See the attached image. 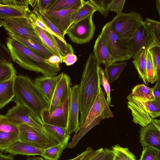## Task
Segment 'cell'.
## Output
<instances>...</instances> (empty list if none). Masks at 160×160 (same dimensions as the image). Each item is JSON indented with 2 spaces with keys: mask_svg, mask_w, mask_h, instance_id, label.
<instances>
[{
  "mask_svg": "<svg viewBox=\"0 0 160 160\" xmlns=\"http://www.w3.org/2000/svg\"><path fill=\"white\" fill-rule=\"evenodd\" d=\"M77 60V56L74 53L69 52L62 58V62L67 66H71L74 64Z\"/></svg>",
  "mask_w": 160,
  "mask_h": 160,
  "instance_id": "cell-49",
  "label": "cell"
},
{
  "mask_svg": "<svg viewBox=\"0 0 160 160\" xmlns=\"http://www.w3.org/2000/svg\"><path fill=\"white\" fill-rule=\"evenodd\" d=\"M129 95L142 101H153L155 99L152 88L144 84H138L135 86Z\"/></svg>",
  "mask_w": 160,
  "mask_h": 160,
  "instance_id": "cell-25",
  "label": "cell"
},
{
  "mask_svg": "<svg viewBox=\"0 0 160 160\" xmlns=\"http://www.w3.org/2000/svg\"><path fill=\"white\" fill-rule=\"evenodd\" d=\"M148 50L142 51L132 62L141 78L145 84H148L147 73V58Z\"/></svg>",
  "mask_w": 160,
  "mask_h": 160,
  "instance_id": "cell-24",
  "label": "cell"
},
{
  "mask_svg": "<svg viewBox=\"0 0 160 160\" xmlns=\"http://www.w3.org/2000/svg\"><path fill=\"white\" fill-rule=\"evenodd\" d=\"M31 12L28 7L3 5L0 7V18L6 20L16 18H27Z\"/></svg>",
  "mask_w": 160,
  "mask_h": 160,
  "instance_id": "cell-22",
  "label": "cell"
},
{
  "mask_svg": "<svg viewBox=\"0 0 160 160\" xmlns=\"http://www.w3.org/2000/svg\"><path fill=\"white\" fill-rule=\"evenodd\" d=\"M155 100L160 102V80H158L152 88Z\"/></svg>",
  "mask_w": 160,
  "mask_h": 160,
  "instance_id": "cell-51",
  "label": "cell"
},
{
  "mask_svg": "<svg viewBox=\"0 0 160 160\" xmlns=\"http://www.w3.org/2000/svg\"><path fill=\"white\" fill-rule=\"evenodd\" d=\"M55 0H37L35 6L38 11L41 12L48 11Z\"/></svg>",
  "mask_w": 160,
  "mask_h": 160,
  "instance_id": "cell-45",
  "label": "cell"
},
{
  "mask_svg": "<svg viewBox=\"0 0 160 160\" xmlns=\"http://www.w3.org/2000/svg\"><path fill=\"white\" fill-rule=\"evenodd\" d=\"M111 150L114 154L113 160H137L136 156L128 148L117 144L113 146Z\"/></svg>",
  "mask_w": 160,
  "mask_h": 160,
  "instance_id": "cell-34",
  "label": "cell"
},
{
  "mask_svg": "<svg viewBox=\"0 0 160 160\" xmlns=\"http://www.w3.org/2000/svg\"><path fill=\"white\" fill-rule=\"evenodd\" d=\"M81 6L59 11H47L42 13L58 28L64 38L70 26L72 16Z\"/></svg>",
  "mask_w": 160,
  "mask_h": 160,
  "instance_id": "cell-13",
  "label": "cell"
},
{
  "mask_svg": "<svg viewBox=\"0 0 160 160\" xmlns=\"http://www.w3.org/2000/svg\"><path fill=\"white\" fill-rule=\"evenodd\" d=\"M114 154L111 149L106 148V154L101 160H113Z\"/></svg>",
  "mask_w": 160,
  "mask_h": 160,
  "instance_id": "cell-52",
  "label": "cell"
},
{
  "mask_svg": "<svg viewBox=\"0 0 160 160\" xmlns=\"http://www.w3.org/2000/svg\"><path fill=\"white\" fill-rule=\"evenodd\" d=\"M56 86L47 111L51 112L58 107L69 97L71 85V78L67 74L61 72Z\"/></svg>",
  "mask_w": 160,
  "mask_h": 160,
  "instance_id": "cell-15",
  "label": "cell"
},
{
  "mask_svg": "<svg viewBox=\"0 0 160 160\" xmlns=\"http://www.w3.org/2000/svg\"><path fill=\"white\" fill-rule=\"evenodd\" d=\"M93 16L92 15L70 26L66 34L72 42L78 44L86 43L93 38L95 30Z\"/></svg>",
  "mask_w": 160,
  "mask_h": 160,
  "instance_id": "cell-10",
  "label": "cell"
},
{
  "mask_svg": "<svg viewBox=\"0 0 160 160\" xmlns=\"http://www.w3.org/2000/svg\"><path fill=\"white\" fill-rule=\"evenodd\" d=\"M143 22L140 13L132 11L117 15L109 22L113 31L118 38L122 41L127 42L132 38Z\"/></svg>",
  "mask_w": 160,
  "mask_h": 160,
  "instance_id": "cell-6",
  "label": "cell"
},
{
  "mask_svg": "<svg viewBox=\"0 0 160 160\" xmlns=\"http://www.w3.org/2000/svg\"><path fill=\"white\" fill-rule=\"evenodd\" d=\"M109 106L100 86L97 97L80 128L88 127L91 129L101 120L113 118V115Z\"/></svg>",
  "mask_w": 160,
  "mask_h": 160,
  "instance_id": "cell-9",
  "label": "cell"
},
{
  "mask_svg": "<svg viewBox=\"0 0 160 160\" xmlns=\"http://www.w3.org/2000/svg\"><path fill=\"white\" fill-rule=\"evenodd\" d=\"M100 64L94 55L90 53L83 67L79 85L80 127L85 120L99 92L101 86L98 72Z\"/></svg>",
  "mask_w": 160,
  "mask_h": 160,
  "instance_id": "cell-1",
  "label": "cell"
},
{
  "mask_svg": "<svg viewBox=\"0 0 160 160\" xmlns=\"http://www.w3.org/2000/svg\"><path fill=\"white\" fill-rule=\"evenodd\" d=\"M17 71L12 62H0V81L16 77Z\"/></svg>",
  "mask_w": 160,
  "mask_h": 160,
  "instance_id": "cell-35",
  "label": "cell"
},
{
  "mask_svg": "<svg viewBox=\"0 0 160 160\" xmlns=\"http://www.w3.org/2000/svg\"><path fill=\"white\" fill-rule=\"evenodd\" d=\"M139 133L143 148L150 147L160 151V130L150 123L141 128Z\"/></svg>",
  "mask_w": 160,
  "mask_h": 160,
  "instance_id": "cell-17",
  "label": "cell"
},
{
  "mask_svg": "<svg viewBox=\"0 0 160 160\" xmlns=\"http://www.w3.org/2000/svg\"><path fill=\"white\" fill-rule=\"evenodd\" d=\"M127 62H114L105 66V73L108 82L112 83L117 79L126 66Z\"/></svg>",
  "mask_w": 160,
  "mask_h": 160,
  "instance_id": "cell-27",
  "label": "cell"
},
{
  "mask_svg": "<svg viewBox=\"0 0 160 160\" xmlns=\"http://www.w3.org/2000/svg\"><path fill=\"white\" fill-rule=\"evenodd\" d=\"M32 11L39 17L43 22L53 32L56 34L61 39L63 42L66 44L67 43V42L65 40L64 38L63 37L61 32L47 18L43 13L39 12L36 7H34Z\"/></svg>",
  "mask_w": 160,
  "mask_h": 160,
  "instance_id": "cell-37",
  "label": "cell"
},
{
  "mask_svg": "<svg viewBox=\"0 0 160 160\" xmlns=\"http://www.w3.org/2000/svg\"><path fill=\"white\" fill-rule=\"evenodd\" d=\"M15 77L0 81V109L12 101L15 97L14 84Z\"/></svg>",
  "mask_w": 160,
  "mask_h": 160,
  "instance_id": "cell-23",
  "label": "cell"
},
{
  "mask_svg": "<svg viewBox=\"0 0 160 160\" xmlns=\"http://www.w3.org/2000/svg\"><path fill=\"white\" fill-rule=\"evenodd\" d=\"M125 0H113L109 8V11H114L119 15L122 13Z\"/></svg>",
  "mask_w": 160,
  "mask_h": 160,
  "instance_id": "cell-44",
  "label": "cell"
},
{
  "mask_svg": "<svg viewBox=\"0 0 160 160\" xmlns=\"http://www.w3.org/2000/svg\"><path fill=\"white\" fill-rule=\"evenodd\" d=\"M146 68L148 80L149 83H152L153 76V66L151 54L149 50L147 51Z\"/></svg>",
  "mask_w": 160,
  "mask_h": 160,
  "instance_id": "cell-42",
  "label": "cell"
},
{
  "mask_svg": "<svg viewBox=\"0 0 160 160\" xmlns=\"http://www.w3.org/2000/svg\"><path fill=\"white\" fill-rule=\"evenodd\" d=\"M105 38L111 52L112 63L128 60L132 56L128 42L120 40L113 31L109 22L103 27L100 33Z\"/></svg>",
  "mask_w": 160,
  "mask_h": 160,
  "instance_id": "cell-7",
  "label": "cell"
},
{
  "mask_svg": "<svg viewBox=\"0 0 160 160\" xmlns=\"http://www.w3.org/2000/svg\"><path fill=\"white\" fill-rule=\"evenodd\" d=\"M18 134V125L10 121L4 115L0 114V132Z\"/></svg>",
  "mask_w": 160,
  "mask_h": 160,
  "instance_id": "cell-38",
  "label": "cell"
},
{
  "mask_svg": "<svg viewBox=\"0 0 160 160\" xmlns=\"http://www.w3.org/2000/svg\"><path fill=\"white\" fill-rule=\"evenodd\" d=\"M12 59L8 48L0 41V62H11Z\"/></svg>",
  "mask_w": 160,
  "mask_h": 160,
  "instance_id": "cell-43",
  "label": "cell"
},
{
  "mask_svg": "<svg viewBox=\"0 0 160 160\" xmlns=\"http://www.w3.org/2000/svg\"><path fill=\"white\" fill-rule=\"evenodd\" d=\"M128 42L132 52V58L134 59L143 50H149L154 47H160V41L144 22Z\"/></svg>",
  "mask_w": 160,
  "mask_h": 160,
  "instance_id": "cell-8",
  "label": "cell"
},
{
  "mask_svg": "<svg viewBox=\"0 0 160 160\" xmlns=\"http://www.w3.org/2000/svg\"><path fill=\"white\" fill-rule=\"evenodd\" d=\"M4 22V21H3L2 19L0 18V27L3 26Z\"/></svg>",
  "mask_w": 160,
  "mask_h": 160,
  "instance_id": "cell-57",
  "label": "cell"
},
{
  "mask_svg": "<svg viewBox=\"0 0 160 160\" xmlns=\"http://www.w3.org/2000/svg\"><path fill=\"white\" fill-rule=\"evenodd\" d=\"M143 148L139 160H160V151L150 147Z\"/></svg>",
  "mask_w": 160,
  "mask_h": 160,
  "instance_id": "cell-39",
  "label": "cell"
},
{
  "mask_svg": "<svg viewBox=\"0 0 160 160\" xmlns=\"http://www.w3.org/2000/svg\"><path fill=\"white\" fill-rule=\"evenodd\" d=\"M25 160H44V159L41 157H30L27 158Z\"/></svg>",
  "mask_w": 160,
  "mask_h": 160,
  "instance_id": "cell-55",
  "label": "cell"
},
{
  "mask_svg": "<svg viewBox=\"0 0 160 160\" xmlns=\"http://www.w3.org/2000/svg\"><path fill=\"white\" fill-rule=\"evenodd\" d=\"M79 86L76 84L71 87L69 93V104L67 132L69 136L73 132L77 134L80 128L79 114L80 112L78 100Z\"/></svg>",
  "mask_w": 160,
  "mask_h": 160,
  "instance_id": "cell-12",
  "label": "cell"
},
{
  "mask_svg": "<svg viewBox=\"0 0 160 160\" xmlns=\"http://www.w3.org/2000/svg\"><path fill=\"white\" fill-rule=\"evenodd\" d=\"M69 104V97L53 111H43L40 115L43 123L66 128Z\"/></svg>",
  "mask_w": 160,
  "mask_h": 160,
  "instance_id": "cell-14",
  "label": "cell"
},
{
  "mask_svg": "<svg viewBox=\"0 0 160 160\" xmlns=\"http://www.w3.org/2000/svg\"><path fill=\"white\" fill-rule=\"evenodd\" d=\"M19 141L45 149L52 146L36 130L23 123L18 125Z\"/></svg>",
  "mask_w": 160,
  "mask_h": 160,
  "instance_id": "cell-16",
  "label": "cell"
},
{
  "mask_svg": "<svg viewBox=\"0 0 160 160\" xmlns=\"http://www.w3.org/2000/svg\"><path fill=\"white\" fill-rule=\"evenodd\" d=\"M12 101L16 103V105L8 110L4 115L5 118L18 125L23 123L31 127L52 146L59 143L52 133L43 124L39 123L36 121L37 116L38 115L15 98Z\"/></svg>",
  "mask_w": 160,
  "mask_h": 160,
  "instance_id": "cell-4",
  "label": "cell"
},
{
  "mask_svg": "<svg viewBox=\"0 0 160 160\" xmlns=\"http://www.w3.org/2000/svg\"><path fill=\"white\" fill-rule=\"evenodd\" d=\"M152 56L153 66L152 83L160 79V47H154L149 50Z\"/></svg>",
  "mask_w": 160,
  "mask_h": 160,
  "instance_id": "cell-33",
  "label": "cell"
},
{
  "mask_svg": "<svg viewBox=\"0 0 160 160\" xmlns=\"http://www.w3.org/2000/svg\"><path fill=\"white\" fill-rule=\"evenodd\" d=\"M6 43L12 61L24 69L40 72L48 76L57 75L61 70L60 67H55L46 63V59L13 38H7Z\"/></svg>",
  "mask_w": 160,
  "mask_h": 160,
  "instance_id": "cell-2",
  "label": "cell"
},
{
  "mask_svg": "<svg viewBox=\"0 0 160 160\" xmlns=\"http://www.w3.org/2000/svg\"><path fill=\"white\" fill-rule=\"evenodd\" d=\"M68 144L58 143L44 149L42 156L46 160H58Z\"/></svg>",
  "mask_w": 160,
  "mask_h": 160,
  "instance_id": "cell-29",
  "label": "cell"
},
{
  "mask_svg": "<svg viewBox=\"0 0 160 160\" xmlns=\"http://www.w3.org/2000/svg\"><path fill=\"white\" fill-rule=\"evenodd\" d=\"M113 0H88L96 11L99 12L104 17L108 14L110 6Z\"/></svg>",
  "mask_w": 160,
  "mask_h": 160,
  "instance_id": "cell-36",
  "label": "cell"
},
{
  "mask_svg": "<svg viewBox=\"0 0 160 160\" xmlns=\"http://www.w3.org/2000/svg\"><path fill=\"white\" fill-rule=\"evenodd\" d=\"M106 152V148H102L96 150L95 153L88 160H101L104 157Z\"/></svg>",
  "mask_w": 160,
  "mask_h": 160,
  "instance_id": "cell-50",
  "label": "cell"
},
{
  "mask_svg": "<svg viewBox=\"0 0 160 160\" xmlns=\"http://www.w3.org/2000/svg\"><path fill=\"white\" fill-rule=\"evenodd\" d=\"M83 0H55L48 11H56L81 6Z\"/></svg>",
  "mask_w": 160,
  "mask_h": 160,
  "instance_id": "cell-30",
  "label": "cell"
},
{
  "mask_svg": "<svg viewBox=\"0 0 160 160\" xmlns=\"http://www.w3.org/2000/svg\"><path fill=\"white\" fill-rule=\"evenodd\" d=\"M156 6L159 15H160V0H157L156 1Z\"/></svg>",
  "mask_w": 160,
  "mask_h": 160,
  "instance_id": "cell-56",
  "label": "cell"
},
{
  "mask_svg": "<svg viewBox=\"0 0 160 160\" xmlns=\"http://www.w3.org/2000/svg\"><path fill=\"white\" fill-rule=\"evenodd\" d=\"M145 23L153 32L156 38L160 41V22L149 18L146 19Z\"/></svg>",
  "mask_w": 160,
  "mask_h": 160,
  "instance_id": "cell-41",
  "label": "cell"
},
{
  "mask_svg": "<svg viewBox=\"0 0 160 160\" xmlns=\"http://www.w3.org/2000/svg\"><path fill=\"white\" fill-rule=\"evenodd\" d=\"M3 26L7 32V33L17 34L29 38L44 45L27 18H16L4 20Z\"/></svg>",
  "mask_w": 160,
  "mask_h": 160,
  "instance_id": "cell-11",
  "label": "cell"
},
{
  "mask_svg": "<svg viewBox=\"0 0 160 160\" xmlns=\"http://www.w3.org/2000/svg\"><path fill=\"white\" fill-rule=\"evenodd\" d=\"M45 62L49 65L55 67H60V63L62 62L60 57L56 54H54L49 58L45 59Z\"/></svg>",
  "mask_w": 160,
  "mask_h": 160,
  "instance_id": "cell-48",
  "label": "cell"
},
{
  "mask_svg": "<svg viewBox=\"0 0 160 160\" xmlns=\"http://www.w3.org/2000/svg\"><path fill=\"white\" fill-rule=\"evenodd\" d=\"M14 91L17 101L40 117L43 111L48 110L49 102L34 80L28 76L22 74L16 76Z\"/></svg>",
  "mask_w": 160,
  "mask_h": 160,
  "instance_id": "cell-3",
  "label": "cell"
},
{
  "mask_svg": "<svg viewBox=\"0 0 160 160\" xmlns=\"http://www.w3.org/2000/svg\"><path fill=\"white\" fill-rule=\"evenodd\" d=\"M19 141L18 134L0 132V152L4 151L15 143Z\"/></svg>",
  "mask_w": 160,
  "mask_h": 160,
  "instance_id": "cell-32",
  "label": "cell"
},
{
  "mask_svg": "<svg viewBox=\"0 0 160 160\" xmlns=\"http://www.w3.org/2000/svg\"><path fill=\"white\" fill-rule=\"evenodd\" d=\"M61 74L60 73L58 75L52 76L40 75L34 79L37 85L49 102Z\"/></svg>",
  "mask_w": 160,
  "mask_h": 160,
  "instance_id": "cell-19",
  "label": "cell"
},
{
  "mask_svg": "<svg viewBox=\"0 0 160 160\" xmlns=\"http://www.w3.org/2000/svg\"><path fill=\"white\" fill-rule=\"evenodd\" d=\"M151 123L160 130V121L159 119H153L151 121Z\"/></svg>",
  "mask_w": 160,
  "mask_h": 160,
  "instance_id": "cell-54",
  "label": "cell"
},
{
  "mask_svg": "<svg viewBox=\"0 0 160 160\" xmlns=\"http://www.w3.org/2000/svg\"><path fill=\"white\" fill-rule=\"evenodd\" d=\"M3 1L4 5L29 7V5L30 4V0H3Z\"/></svg>",
  "mask_w": 160,
  "mask_h": 160,
  "instance_id": "cell-47",
  "label": "cell"
},
{
  "mask_svg": "<svg viewBox=\"0 0 160 160\" xmlns=\"http://www.w3.org/2000/svg\"><path fill=\"white\" fill-rule=\"evenodd\" d=\"M2 5H4L3 0H0V7Z\"/></svg>",
  "mask_w": 160,
  "mask_h": 160,
  "instance_id": "cell-58",
  "label": "cell"
},
{
  "mask_svg": "<svg viewBox=\"0 0 160 160\" xmlns=\"http://www.w3.org/2000/svg\"><path fill=\"white\" fill-rule=\"evenodd\" d=\"M27 18L44 45L55 54L59 56L61 58L59 52L52 41L46 34L45 31L36 25L28 17Z\"/></svg>",
  "mask_w": 160,
  "mask_h": 160,
  "instance_id": "cell-28",
  "label": "cell"
},
{
  "mask_svg": "<svg viewBox=\"0 0 160 160\" xmlns=\"http://www.w3.org/2000/svg\"><path fill=\"white\" fill-rule=\"evenodd\" d=\"M99 73V82L100 85H102L104 88L107 94L106 101L108 106L111 103V97L110 96V87L109 83L108 80L104 71L102 68L99 67L98 68Z\"/></svg>",
  "mask_w": 160,
  "mask_h": 160,
  "instance_id": "cell-40",
  "label": "cell"
},
{
  "mask_svg": "<svg viewBox=\"0 0 160 160\" xmlns=\"http://www.w3.org/2000/svg\"><path fill=\"white\" fill-rule=\"evenodd\" d=\"M96 150H94L92 148L88 147L81 154L75 158L68 160H88L96 152Z\"/></svg>",
  "mask_w": 160,
  "mask_h": 160,
  "instance_id": "cell-46",
  "label": "cell"
},
{
  "mask_svg": "<svg viewBox=\"0 0 160 160\" xmlns=\"http://www.w3.org/2000/svg\"><path fill=\"white\" fill-rule=\"evenodd\" d=\"M44 127L49 130L54 136L59 143L68 145L70 136L68 135L66 128L43 123Z\"/></svg>",
  "mask_w": 160,
  "mask_h": 160,
  "instance_id": "cell-31",
  "label": "cell"
},
{
  "mask_svg": "<svg viewBox=\"0 0 160 160\" xmlns=\"http://www.w3.org/2000/svg\"><path fill=\"white\" fill-rule=\"evenodd\" d=\"M9 37L19 42L34 52L45 59L55 54L44 45L29 38L14 33H7Z\"/></svg>",
  "mask_w": 160,
  "mask_h": 160,
  "instance_id": "cell-20",
  "label": "cell"
},
{
  "mask_svg": "<svg viewBox=\"0 0 160 160\" xmlns=\"http://www.w3.org/2000/svg\"><path fill=\"white\" fill-rule=\"evenodd\" d=\"M128 107L135 123L143 127L150 123L151 121L160 115V102L155 100L144 101L129 95L127 97Z\"/></svg>",
  "mask_w": 160,
  "mask_h": 160,
  "instance_id": "cell-5",
  "label": "cell"
},
{
  "mask_svg": "<svg viewBox=\"0 0 160 160\" xmlns=\"http://www.w3.org/2000/svg\"><path fill=\"white\" fill-rule=\"evenodd\" d=\"M11 154L6 155L0 152V160H15Z\"/></svg>",
  "mask_w": 160,
  "mask_h": 160,
  "instance_id": "cell-53",
  "label": "cell"
},
{
  "mask_svg": "<svg viewBox=\"0 0 160 160\" xmlns=\"http://www.w3.org/2000/svg\"><path fill=\"white\" fill-rule=\"evenodd\" d=\"M93 55L101 64L105 66L112 63V59L106 40L101 34L99 35L94 46Z\"/></svg>",
  "mask_w": 160,
  "mask_h": 160,
  "instance_id": "cell-18",
  "label": "cell"
},
{
  "mask_svg": "<svg viewBox=\"0 0 160 160\" xmlns=\"http://www.w3.org/2000/svg\"><path fill=\"white\" fill-rule=\"evenodd\" d=\"M96 11L88 0L84 1L79 8L72 16L70 25L93 14Z\"/></svg>",
  "mask_w": 160,
  "mask_h": 160,
  "instance_id": "cell-26",
  "label": "cell"
},
{
  "mask_svg": "<svg viewBox=\"0 0 160 160\" xmlns=\"http://www.w3.org/2000/svg\"><path fill=\"white\" fill-rule=\"evenodd\" d=\"M44 150L31 144L19 141L5 150L4 152V153H9L12 156L19 155L42 156Z\"/></svg>",
  "mask_w": 160,
  "mask_h": 160,
  "instance_id": "cell-21",
  "label": "cell"
}]
</instances>
